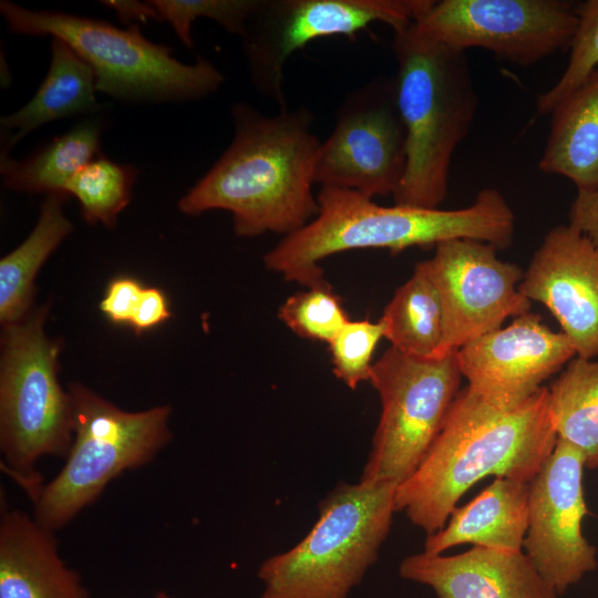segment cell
I'll list each match as a JSON object with an SVG mask.
<instances>
[{
  "instance_id": "1",
  "label": "cell",
  "mask_w": 598,
  "mask_h": 598,
  "mask_svg": "<svg viewBox=\"0 0 598 598\" xmlns=\"http://www.w3.org/2000/svg\"><path fill=\"white\" fill-rule=\"evenodd\" d=\"M230 145L178 203L182 213L225 209L239 237L288 236L319 213L312 193L321 145L305 107L268 116L246 103L231 109Z\"/></svg>"
},
{
  "instance_id": "2",
  "label": "cell",
  "mask_w": 598,
  "mask_h": 598,
  "mask_svg": "<svg viewBox=\"0 0 598 598\" xmlns=\"http://www.w3.org/2000/svg\"><path fill=\"white\" fill-rule=\"evenodd\" d=\"M557 441L548 388L519 405L497 409L467 385L457 393L434 442L395 491V512L426 536L440 530L460 498L493 475L529 483Z\"/></svg>"
},
{
  "instance_id": "3",
  "label": "cell",
  "mask_w": 598,
  "mask_h": 598,
  "mask_svg": "<svg viewBox=\"0 0 598 598\" xmlns=\"http://www.w3.org/2000/svg\"><path fill=\"white\" fill-rule=\"evenodd\" d=\"M317 199V217L264 256L267 269L307 288L327 282L319 262L338 252L378 248L398 254L452 239L503 249L515 231L514 212L495 188L480 190L470 206L457 209L382 206L357 192L330 187H321Z\"/></svg>"
},
{
  "instance_id": "4",
  "label": "cell",
  "mask_w": 598,
  "mask_h": 598,
  "mask_svg": "<svg viewBox=\"0 0 598 598\" xmlns=\"http://www.w3.org/2000/svg\"><path fill=\"white\" fill-rule=\"evenodd\" d=\"M399 109L406 128V167L394 204L440 208L456 147L474 122L478 97L465 52L421 34L394 30Z\"/></svg>"
},
{
  "instance_id": "5",
  "label": "cell",
  "mask_w": 598,
  "mask_h": 598,
  "mask_svg": "<svg viewBox=\"0 0 598 598\" xmlns=\"http://www.w3.org/2000/svg\"><path fill=\"white\" fill-rule=\"evenodd\" d=\"M396 483H339L290 549L260 565L259 598H347L378 560L395 512Z\"/></svg>"
},
{
  "instance_id": "6",
  "label": "cell",
  "mask_w": 598,
  "mask_h": 598,
  "mask_svg": "<svg viewBox=\"0 0 598 598\" xmlns=\"http://www.w3.org/2000/svg\"><path fill=\"white\" fill-rule=\"evenodd\" d=\"M50 306L1 326L0 451L4 471L33 499L43 485L35 471L47 455L66 457L73 406L59 381L61 342L47 336Z\"/></svg>"
},
{
  "instance_id": "7",
  "label": "cell",
  "mask_w": 598,
  "mask_h": 598,
  "mask_svg": "<svg viewBox=\"0 0 598 598\" xmlns=\"http://www.w3.org/2000/svg\"><path fill=\"white\" fill-rule=\"evenodd\" d=\"M0 11L10 31L64 41L90 64L96 90L131 102H183L219 89L220 71L198 58L185 64L171 49L145 39L137 24L123 30L106 21L54 11H37L7 0Z\"/></svg>"
},
{
  "instance_id": "8",
  "label": "cell",
  "mask_w": 598,
  "mask_h": 598,
  "mask_svg": "<svg viewBox=\"0 0 598 598\" xmlns=\"http://www.w3.org/2000/svg\"><path fill=\"white\" fill-rule=\"evenodd\" d=\"M73 441L61 471L32 499L35 519L55 532L93 504L124 472L140 468L171 442L169 405L130 412L90 388H68Z\"/></svg>"
},
{
  "instance_id": "9",
  "label": "cell",
  "mask_w": 598,
  "mask_h": 598,
  "mask_svg": "<svg viewBox=\"0 0 598 598\" xmlns=\"http://www.w3.org/2000/svg\"><path fill=\"white\" fill-rule=\"evenodd\" d=\"M456 352L420 358L390 347L373 362L369 381L381 415L360 482L398 485L417 468L460 392Z\"/></svg>"
},
{
  "instance_id": "10",
  "label": "cell",
  "mask_w": 598,
  "mask_h": 598,
  "mask_svg": "<svg viewBox=\"0 0 598 598\" xmlns=\"http://www.w3.org/2000/svg\"><path fill=\"white\" fill-rule=\"evenodd\" d=\"M433 0H259L243 33L252 86L286 109L283 66L297 50L331 35L353 38L374 22L392 30L417 20Z\"/></svg>"
},
{
  "instance_id": "11",
  "label": "cell",
  "mask_w": 598,
  "mask_h": 598,
  "mask_svg": "<svg viewBox=\"0 0 598 598\" xmlns=\"http://www.w3.org/2000/svg\"><path fill=\"white\" fill-rule=\"evenodd\" d=\"M406 167V128L395 80L378 76L350 92L321 143L315 184L365 197L394 195Z\"/></svg>"
},
{
  "instance_id": "12",
  "label": "cell",
  "mask_w": 598,
  "mask_h": 598,
  "mask_svg": "<svg viewBox=\"0 0 598 598\" xmlns=\"http://www.w3.org/2000/svg\"><path fill=\"white\" fill-rule=\"evenodd\" d=\"M578 23L565 0H441L413 22L424 37L456 50H487L518 66L569 49Z\"/></svg>"
},
{
  "instance_id": "13",
  "label": "cell",
  "mask_w": 598,
  "mask_h": 598,
  "mask_svg": "<svg viewBox=\"0 0 598 598\" xmlns=\"http://www.w3.org/2000/svg\"><path fill=\"white\" fill-rule=\"evenodd\" d=\"M497 248L475 239H452L435 246L424 260L439 291L444 337L440 357L502 328L509 317L529 312L530 300L518 286L524 272L499 259Z\"/></svg>"
},
{
  "instance_id": "14",
  "label": "cell",
  "mask_w": 598,
  "mask_h": 598,
  "mask_svg": "<svg viewBox=\"0 0 598 598\" xmlns=\"http://www.w3.org/2000/svg\"><path fill=\"white\" fill-rule=\"evenodd\" d=\"M581 453L557 437L539 472L528 483V526L523 548L542 578L563 595L597 568V549L581 532L586 505Z\"/></svg>"
},
{
  "instance_id": "15",
  "label": "cell",
  "mask_w": 598,
  "mask_h": 598,
  "mask_svg": "<svg viewBox=\"0 0 598 598\" xmlns=\"http://www.w3.org/2000/svg\"><path fill=\"white\" fill-rule=\"evenodd\" d=\"M456 357L467 386L486 403L508 410L535 394L576 351L564 332L529 311L467 342Z\"/></svg>"
},
{
  "instance_id": "16",
  "label": "cell",
  "mask_w": 598,
  "mask_h": 598,
  "mask_svg": "<svg viewBox=\"0 0 598 598\" xmlns=\"http://www.w3.org/2000/svg\"><path fill=\"white\" fill-rule=\"evenodd\" d=\"M518 290L550 311L577 357H598V247L585 234L569 224L550 229Z\"/></svg>"
},
{
  "instance_id": "17",
  "label": "cell",
  "mask_w": 598,
  "mask_h": 598,
  "mask_svg": "<svg viewBox=\"0 0 598 598\" xmlns=\"http://www.w3.org/2000/svg\"><path fill=\"white\" fill-rule=\"evenodd\" d=\"M401 578L431 587L435 598H558L523 550L473 546L452 556L417 553Z\"/></svg>"
},
{
  "instance_id": "18",
  "label": "cell",
  "mask_w": 598,
  "mask_h": 598,
  "mask_svg": "<svg viewBox=\"0 0 598 598\" xmlns=\"http://www.w3.org/2000/svg\"><path fill=\"white\" fill-rule=\"evenodd\" d=\"M0 598H89L63 561L54 532L19 509L1 512Z\"/></svg>"
},
{
  "instance_id": "19",
  "label": "cell",
  "mask_w": 598,
  "mask_h": 598,
  "mask_svg": "<svg viewBox=\"0 0 598 598\" xmlns=\"http://www.w3.org/2000/svg\"><path fill=\"white\" fill-rule=\"evenodd\" d=\"M528 483L495 477L476 497L455 507L446 524L426 536L423 551L442 555L462 544L522 550L528 526Z\"/></svg>"
},
{
  "instance_id": "20",
  "label": "cell",
  "mask_w": 598,
  "mask_h": 598,
  "mask_svg": "<svg viewBox=\"0 0 598 598\" xmlns=\"http://www.w3.org/2000/svg\"><path fill=\"white\" fill-rule=\"evenodd\" d=\"M550 115L539 169L568 178L577 192L598 188V69Z\"/></svg>"
},
{
  "instance_id": "21",
  "label": "cell",
  "mask_w": 598,
  "mask_h": 598,
  "mask_svg": "<svg viewBox=\"0 0 598 598\" xmlns=\"http://www.w3.org/2000/svg\"><path fill=\"white\" fill-rule=\"evenodd\" d=\"M95 74L64 41L53 38L49 71L34 96L19 111L1 118V128L13 132L1 156L37 127L99 107Z\"/></svg>"
},
{
  "instance_id": "22",
  "label": "cell",
  "mask_w": 598,
  "mask_h": 598,
  "mask_svg": "<svg viewBox=\"0 0 598 598\" xmlns=\"http://www.w3.org/2000/svg\"><path fill=\"white\" fill-rule=\"evenodd\" d=\"M66 196L64 194L47 195L31 234L16 249L1 258V326L19 321L33 309L35 276L49 256L72 230V224L62 208Z\"/></svg>"
},
{
  "instance_id": "23",
  "label": "cell",
  "mask_w": 598,
  "mask_h": 598,
  "mask_svg": "<svg viewBox=\"0 0 598 598\" xmlns=\"http://www.w3.org/2000/svg\"><path fill=\"white\" fill-rule=\"evenodd\" d=\"M380 319L391 347L409 355L440 357L443 307L424 261L416 264L412 276L395 290Z\"/></svg>"
},
{
  "instance_id": "24",
  "label": "cell",
  "mask_w": 598,
  "mask_h": 598,
  "mask_svg": "<svg viewBox=\"0 0 598 598\" xmlns=\"http://www.w3.org/2000/svg\"><path fill=\"white\" fill-rule=\"evenodd\" d=\"M100 126L82 122L35 155L17 161L1 156L3 186L27 193L65 194L70 179L99 156Z\"/></svg>"
},
{
  "instance_id": "25",
  "label": "cell",
  "mask_w": 598,
  "mask_h": 598,
  "mask_svg": "<svg viewBox=\"0 0 598 598\" xmlns=\"http://www.w3.org/2000/svg\"><path fill=\"white\" fill-rule=\"evenodd\" d=\"M548 409L557 437L598 468V361L574 357L548 388Z\"/></svg>"
},
{
  "instance_id": "26",
  "label": "cell",
  "mask_w": 598,
  "mask_h": 598,
  "mask_svg": "<svg viewBox=\"0 0 598 598\" xmlns=\"http://www.w3.org/2000/svg\"><path fill=\"white\" fill-rule=\"evenodd\" d=\"M136 169L97 156L81 168L66 184L64 192L74 196L89 224L116 225L118 214L131 200Z\"/></svg>"
},
{
  "instance_id": "27",
  "label": "cell",
  "mask_w": 598,
  "mask_h": 598,
  "mask_svg": "<svg viewBox=\"0 0 598 598\" xmlns=\"http://www.w3.org/2000/svg\"><path fill=\"white\" fill-rule=\"evenodd\" d=\"M278 317L297 336L326 343L350 320L328 281L288 297L279 307Z\"/></svg>"
},
{
  "instance_id": "28",
  "label": "cell",
  "mask_w": 598,
  "mask_h": 598,
  "mask_svg": "<svg viewBox=\"0 0 598 598\" xmlns=\"http://www.w3.org/2000/svg\"><path fill=\"white\" fill-rule=\"evenodd\" d=\"M577 29L569 47L568 64L547 91L539 94L536 110L539 114H550L554 109L574 92L598 65V0L576 3Z\"/></svg>"
},
{
  "instance_id": "29",
  "label": "cell",
  "mask_w": 598,
  "mask_h": 598,
  "mask_svg": "<svg viewBox=\"0 0 598 598\" xmlns=\"http://www.w3.org/2000/svg\"><path fill=\"white\" fill-rule=\"evenodd\" d=\"M259 0H153L162 20L169 22L181 42L193 48L192 24L207 18L233 34L243 35Z\"/></svg>"
},
{
  "instance_id": "30",
  "label": "cell",
  "mask_w": 598,
  "mask_h": 598,
  "mask_svg": "<svg viewBox=\"0 0 598 598\" xmlns=\"http://www.w3.org/2000/svg\"><path fill=\"white\" fill-rule=\"evenodd\" d=\"M384 338L382 320H349L328 343L332 372L348 388L369 381L374 350Z\"/></svg>"
},
{
  "instance_id": "31",
  "label": "cell",
  "mask_w": 598,
  "mask_h": 598,
  "mask_svg": "<svg viewBox=\"0 0 598 598\" xmlns=\"http://www.w3.org/2000/svg\"><path fill=\"white\" fill-rule=\"evenodd\" d=\"M144 288L132 277L114 278L106 287L100 310L112 323L131 326Z\"/></svg>"
},
{
  "instance_id": "32",
  "label": "cell",
  "mask_w": 598,
  "mask_h": 598,
  "mask_svg": "<svg viewBox=\"0 0 598 598\" xmlns=\"http://www.w3.org/2000/svg\"><path fill=\"white\" fill-rule=\"evenodd\" d=\"M171 318L167 298L155 287H146L141 296L137 309L131 322L136 334H141Z\"/></svg>"
},
{
  "instance_id": "33",
  "label": "cell",
  "mask_w": 598,
  "mask_h": 598,
  "mask_svg": "<svg viewBox=\"0 0 598 598\" xmlns=\"http://www.w3.org/2000/svg\"><path fill=\"white\" fill-rule=\"evenodd\" d=\"M569 225L598 247V188L577 192L569 209Z\"/></svg>"
},
{
  "instance_id": "34",
  "label": "cell",
  "mask_w": 598,
  "mask_h": 598,
  "mask_svg": "<svg viewBox=\"0 0 598 598\" xmlns=\"http://www.w3.org/2000/svg\"><path fill=\"white\" fill-rule=\"evenodd\" d=\"M102 3L112 8L123 23L131 21L147 22L151 19L161 20V14L152 1L140 2L134 0H104Z\"/></svg>"
},
{
  "instance_id": "35",
  "label": "cell",
  "mask_w": 598,
  "mask_h": 598,
  "mask_svg": "<svg viewBox=\"0 0 598 598\" xmlns=\"http://www.w3.org/2000/svg\"><path fill=\"white\" fill-rule=\"evenodd\" d=\"M155 598H174V597L169 596V595H168L167 592H165V591H159V592L155 596Z\"/></svg>"
}]
</instances>
